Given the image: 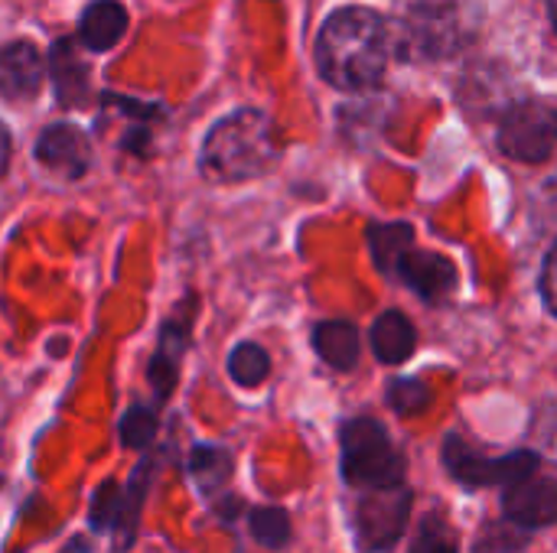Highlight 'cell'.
I'll return each instance as SVG.
<instances>
[{
  "label": "cell",
  "mask_w": 557,
  "mask_h": 553,
  "mask_svg": "<svg viewBox=\"0 0 557 553\" xmlns=\"http://www.w3.org/2000/svg\"><path fill=\"white\" fill-rule=\"evenodd\" d=\"M392 26L369 7H339L317 36V68L339 91H369L392 55Z\"/></svg>",
  "instance_id": "obj_1"
},
{
  "label": "cell",
  "mask_w": 557,
  "mask_h": 553,
  "mask_svg": "<svg viewBox=\"0 0 557 553\" xmlns=\"http://www.w3.org/2000/svg\"><path fill=\"white\" fill-rule=\"evenodd\" d=\"M281 143L274 124L258 108H238L212 124L199 150V173L209 183H248L274 169Z\"/></svg>",
  "instance_id": "obj_2"
},
{
  "label": "cell",
  "mask_w": 557,
  "mask_h": 553,
  "mask_svg": "<svg viewBox=\"0 0 557 553\" xmlns=\"http://www.w3.org/2000/svg\"><path fill=\"white\" fill-rule=\"evenodd\" d=\"M339 469L356 489H398L405 486V453L392 443L388 430L375 417H352L339 430Z\"/></svg>",
  "instance_id": "obj_3"
},
{
  "label": "cell",
  "mask_w": 557,
  "mask_h": 553,
  "mask_svg": "<svg viewBox=\"0 0 557 553\" xmlns=\"http://www.w3.org/2000/svg\"><path fill=\"white\" fill-rule=\"evenodd\" d=\"M467 42V16L460 0H414L398 26V52L405 59H447Z\"/></svg>",
  "instance_id": "obj_4"
},
{
  "label": "cell",
  "mask_w": 557,
  "mask_h": 553,
  "mask_svg": "<svg viewBox=\"0 0 557 553\" xmlns=\"http://www.w3.org/2000/svg\"><path fill=\"white\" fill-rule=\"evenodd\" d=\"M444 466L450 473V479H457L463 489H493V486H519L532 476H539V466H542V456L532 453V450H516L509 456H480L473 453L457 433H447L444 437Z\"/></svg>",
  "instance_id": "obj_5"
},
{
  "label": "cell",
  "mask_w": 557,
  "mask_h": 553,
  "mask_svg": "<svg viewBox=\"0 0 557 553\" xmlns=\"http://www.w3.org/2000/svg\"><path fill=\"white\" fill-rule=\"evenodd\" d=\"M496 143L516 163H545L557 147V108L539 98L516 101L499 121Z\"/></svg>",
  "instance_id": "obj_6"
},
{
  "label": "cell",
  "mask_w": 557,
  "mask_h": 553,
  "mask_svg": "<svg viewBox=\"0 0 557 553\" xmlns=\"http://www.w3.org/2000/svg\"><path fill=\"white\" fill-rule=\"evenodd\" d=\"M414 495L408 486L398 489H372L356 502L352 531L362 553H388L405 535L411 518Z\"/></svg>",
  "instance_id": "obj_7"
},
{
  "label": "cell",
  "mask_w": 557,
  "mask_h": 553,
  "mask_svg": "<svg viewBox=\"0 0 557 553\" xmlns=\"http://www.w3.org/2000/svg\"><path fill=\"white\" fill-rule=\"evenodd\" d=\"M193 303L196 300L189 297L186 306L160 326L157 349L147 362V381L157 394V404H166L180 381V365H183V355L189 349V332H193Z\"/></svg>",
  "instance_id": "obj_8"
},
{
  "label": "cell",
  "mask_w": 557,
  "mask_h": 553,
  "mask_svg": "<svg viewBox=\"0 0 557 553\" xmlns=\"http://www.w3.org/2000/svg\"><path fill=\"white\" fill-rule=\"evenodd\" d=\"M36 160H39V166H46L49 173H55L62 179H82L91 163V147H88V137L75 124L59 121L39 134Z\"/></svg>",
  "instance_id": "obj_9"
},
{
  "label": "cell",
  "mask_w": 557,
  "mask_h": 553,
  "mask_svg": "<svg viewBox=\"0 0 557 553\" xmlns=\"http://www.w3.org/2000/svg\"><path fill=\"white\" fill-rule=\"evenodd\" d=\"M395 277L408 290H414L421 300H428V303H444L457 290V264L447 254H437V251H418V248H411L398 261Z\"/></svg>",
  "instance_id": "obj_10"
},
{
  "label": "cell",
  "mask_w": 557,
  "mask_h": 553,
  "mask_svg": "<svg viewBox=\"0 0 557 553\" xmlns=\"http://www.w3.org/2000/svg\"><path fill=\"white\" fill-rule=\"evenodd\" d=\"M503 512L525 531L552 528L557 525V482L548 476H532L519 486H509L503 495Z\"/></svg>",
  "instance_id": "obj_11"
},
{
  "label": "cell",
  "mask_w": 557,
  "mask_h": 553,
  "mask_svg": "<svg viewBox=\"0 0 557 553\" xmlns=\"http://www.w3.org/2000/svg\"><path fill=\"white\" fill-rule=\"evenodd\" d=\"M46 75V62L39 49L26 39H13L0 46V95L7 101H29Z\"/></svg>",
  "instance_id": "obj_12"
},
{
  "label": "cell",
  "mask_w": 557,
  "mask_h": 553,
  "mask_svg": "<svg viewBox=\"0 0 557 553\" xmlns=\"http://www.w3.org/2000/svg\"><path fill=\"white\" fill-rule=\"evenodd\" d=\"M369 342H372V352L382 365H401L418 349V329L401 310H385L372 323Z\"/></svg>",
  "instance_id": "obj_13"
},
{
  "label": "cell",
  "mask_w": 557,
  "mask_h": 553,
  "mask_svg": "<svg viewBox=\"0 0 557 553\" xmlns=\"http://www.w3.org/2000/svg\"><path fill=\"white\" fill-rule=\"evenodd\" d=\"M49 78L55 88V101L62 108H78L88 101V68L75 55L72 39H59L49 49Z\"/></svg>",
  "instance_id": "obj_14"
},
{
  "label": "cell",
  "mask_w": 557,
  "mask_h": 553,
  "mask_svg": "<svg viewBox=\"0 0 557 553\" xmlns=\"http://www.w3.org/2000/svg\"><path fill=\"white\" fill-rule=\"evenodd\" d=\"M124 33H127V10H124V3H117V0H91L82 10L78 39L91 52L111 49Z\"/></svg>",
  "instance_id": "obj_15"
},
{
  "label": "cell",
  "mask_w": 557,
  "mask_h": 553,
  "mask_svg": "<svg viewBox=\"0 0 557 553\" xmlns=\"http://www.w3.org/2000/svg\"><path fill=\"white\" fill-rule=\"evenodd\" d=\"M313 352L336 372H349L359 362L362 342L349 319H326L313 329Z\"/></svg>",
  "instance_id": "obj_16"
},
{
  "label": "cell",
  "mask_w": 557,
  "mask_h": 553,
  "mask_svg": "<svg viewBox=\"0 0 557 553\" xmlns=\"http://www.w3.org/2000/svg\"><path fill=\"white\" fill-rule=\"evenodd\" d=\"M150 469L153 463L144 460L134 466L131 479L121 486V508H117V525H114V548L124 551L134 544V535H137V525H140V508H144V499L150 492Z\"/></svg>",
  "instance_id": "obj_17"
},
{
  "label": "cell",
  "mask_w": 557,
  "mask_h": 553,
  "mask_svg": "<svg viewBox=\"0 0 557 553\" xmlns=\"http://www.w3.org/2000/svg\"><path fill=\"white\" fill-rule=\"evenodd\" d=\"M414 248V228L408 222H375L369 225V254L375 267L395 277L398 261Z\"/></svg>",
  "instance_id": "obj_18"
},
{
  "label": "cell",
  "mask_w": 557,
  "mask_h": 553,
  "mask_svg": "<svg viewBox=\"0 0 557 553\" xmlns=\"http://www.w3.org/2000/svg\"><path fill=\"white\" fill-rule=\"evenodd\" d=\"M232 466H235L232 453L225 447H215V443H199L189 453V476L202 495H215L228 482Z\"/></svg>",
  "instance_id": "obj_19"
},
{
  "label": "cell",
  "mask_w": 557,
  "mask_h": 553,
  "mask_svg": "<svg viewBox=\"0 0 557 553\" xmlns=\"http://www.w3.org/2000/svg\"><path fill=\"white\" fill-rule=\"evenodd\" d=\"M228 375L242 388H258L271 375V355L258 342H238L228 355Z\"/></svg>",
  "instance_id": "obj_20"
},
{
  "label": "cell",
  "mask_w": 557,
  "mask_h": 553,
  "mask_svg": "<svg viewBox=\"0 0 557 553\" xmlns=\"http://www.w3.org/2000/svg\"><path fill=\"white\" fill-rule=\"evenodd\" d=\"M248 531H251V538L264 548V551H281V548H287L290 544V515L284 512V508H274V505H268V508H255L251 515H248Z\"/></svg>",
  "instance_id": "obj_21"
},
{
  "label": "cell",
  "mask_w": 557,
  "mask_h": 553,
  "mask_svg": "<svg viewBox=\"0 0 557 553\" xmlns=\"http://www.w3.org/2000/svg\"><path fill=\"white\" fill-rule=\"evenodd\" d=\"M529 541H532V531H525V528H519V525H512L509 518L506 521H490L480 535H476V541H473V551L476 553H522L529 548Z\"/></svg>",
  "instance_id": "obj_22"
},
{
  "label": "cell",
  "mask_w": 557,
  "mask_h": 553,
  "mask_svg": "<svg viewBox=\"0 0 557 553\" xmlns=\"http://www.w3.org/2000/svg\"><path fill=\"white\" fill-rule=\"evenodd\" d=\"M157 427H160L157 407L134 404V407H127V414L121 417V443H124L127 450H144V447L153 443Z\"/></svg>",
  "instance_id": "obj_23"
},
{
  "label": "cell",
  "mask_w": 557,
  "mask_h": 553,
  "mask_svg": "<svg viewBox=\"0 0 557 553\" xmlns=\"http://www.w3.org/2000/svg\"><path fill=\"white\" fill-rule=\"evenodd\" d=\"M385 401L398 417H418L431 404V391L421 378H395L388 381Z\"/></svg>",
  "instance_id": "obj_24"
},
{
  "label": "cell",
  "mask_w": 557,
  "mask_h": 553,
  "mask_svg": "<svg viewBox=\"0 0 557 553\" xmlns=\"http://www.w3.org/2000/svg\"><path fill=\"white\" fill-rule=\"evenodd\" d=\"M408 553H460V541L457 531L444 521V515H428Z\"/></svg>",
  "instance_id": "obj_25"
},
{
  "label": "cell",
  "mask_w": 557,
  "mask_h": 553,
  "mask_svg": "<svg viewBox=\"0 0 557 553\" xmlns=\"http://www.w3.org/2000/svg\"><path fill=\"white\" fill-rule=\"evenodd\" d=\"M117 508H121V486L117 482H101L95 499H91V512H88V525L91 531H104L111 535L117 525Z\"/></svg>",
  "instance_id": "obj_26"
},
{
  "label": "cell",
  "mask_w": 557,
  "mask_h": 553,
  "mask_svg": "<svg viewBox=\"0 0 557 553\" xmlns=\"http://www.w3.org/2000/svg\"><path fill=\"white\" fill-rule=\"evenodd\" d=\"M539 287H542V300H545V306L552 310V316H557V241L552 244V251L545 254Z\"/></svg>",
  "instance_id": "obj_27"
},
{
  "label": "cell",
  "mask_w": 557,
  "mask_h": 553,
  "mask_svg": "<svg viewBox=\"0 0 557 553\" xmlns=\"http://www.w3.org/2000/svg\"><path fill=\"white\" fill-rule=\"evenodd\" d=\"M238 512H242V502H238L235 495H225V499H219V505H215V515H219L222 521H232Z\"/></svg>",
  "instance_id": "obj_28"
},
{
  "label": "cell",
  "mask_w": 557,
  "mask_h": 553,
  "mask_svg": "<svg viewBox=\"0 0 557 553\" xmlns=\"http://www.w3.org/2000/svg\"><path fill=\"white\" fill-rule=\"evenodd\" d=\"M7 163H10V134H7V127L0 124V179H3V173H7Z\"/></svg>",
  "instance_id": "obj_29"
},
{
  "label": "cell",
  "mask_w": 557,
  "mask_h": 553,
  "mask_svg": "<svg viewBox=\"0 0 557 553\" xmlns=\"http://www.w3.org/2000/svg\"><path fill=\"white\" fill-rule=\"evenodd\" d=\"M548 13H552V26L557 29V3L555 0H548Z\"/></svg>",
  "instance_id": "obj_30"
}]
</instances>
